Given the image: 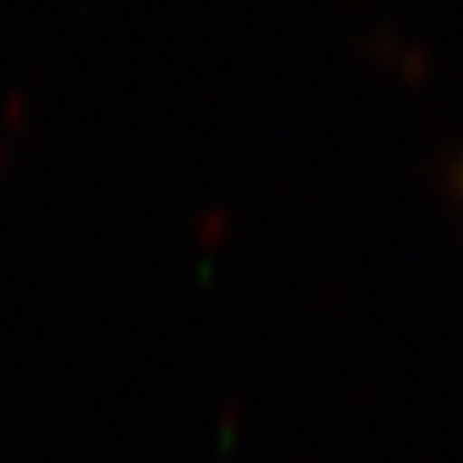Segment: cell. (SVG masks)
<instances>
[{"label": "cell", "mask_w": 463, "mask_h": 463, "mask_svg": "<svg viewBox=\"0 0 463 463\" xmlns=\"http://www.w3.org/2000/svg\"><path fill=\"white\" fill-rule=\"evenodd\" d=\"M459 190H463V172H459Z\"/></svg>", "instance_id": "obj_1"}]
</instances>
